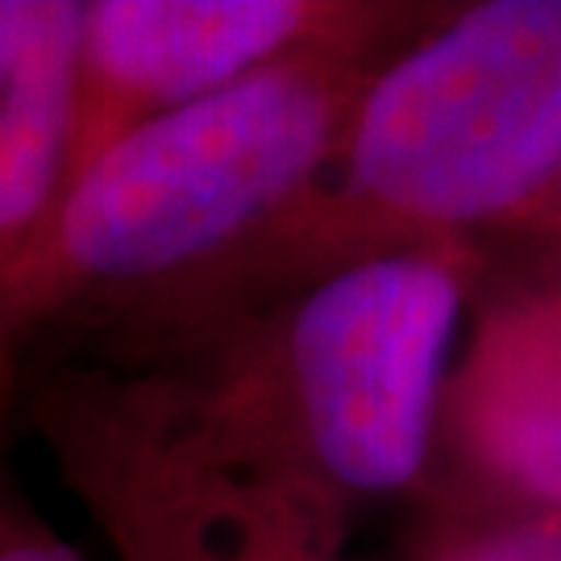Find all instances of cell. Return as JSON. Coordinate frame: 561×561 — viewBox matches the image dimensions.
<instances>
[{
	"label": "cell",
	"instance_id": "obj_10",
	"mask_svg": "<svg viewBox=\"0 0 561 561\" xmlns=\"http://www.w3.org/2000/svg\"><path fill=\"white\" fill-rule=\"evenodd\" d=\"M512 233L528 241H561V167L541 192V201L524 213Z\"/></svg>",
	"mask_w": 561,
	"mask_h": 561
},
{
	"label": "cell",
	"instance_id": "obj_7",
	"mask_svg": "<svg viewBox=\"0 0 561 561\" xmlns=\"http://www.w3.org/2000/svg\"><path fill=\"white\" fill-rule=\"evenodd\" d=\"M80 34L83 0H0V421L13 300L76 180Z\"/></svg>",
	"mask_w": 561,
	"mask_h": 561
},
{
	"label": "cell",
	"instance_id": "obj_2",
	"mask_svg": "<svg viewBox=\"0 0 561 561\" xmlns=\"http://www.w3.org/2000/svg\"><path fill=\"white\" fill-rule=\"evenodd\" d=\"M403 42L283 59L104 146L18 287L13 400L34 370L241 275L312 196L362 88Z\"/></svg>",
	"mask_w": 561,
	"mask_h": 561
},
{
	"label": "cell",
	"instance_id": "obj_6",
	"mask_svg": "<svg viewBox=\"0 0 561 561\" xmlns=\"http://www.w3.org/2000/svg\"><path fill=\"white\" fill-rule=\"evenodd\" d=\"M437 449L449 458V507L561 512V259L500 287L479 279Z\"/></svg>",
	"mask_w": 561,
	"mask_h": 561
},
{
	"label": "cell",
	"instance_id": "obj_8",
	"mask_svg": "<svg viewBox=\"0 0 561 561\" xmlns=\"http://www.w3.org/2000/svg\"><path fill=\"white\" fill-rule=\"evenodd\" d=\"M412 561H561V512L445 507Z\"/></svg>",
	"mask_w": 561,
	"mask_h": 561
},
{
	"label": "cell",
	"instance_id": "obj_1",
	"mask_svg": "<svg viewBox=\"0 0 561 561\" xmlns=\"http://www.w3.org/2000/svg\"><path fill=\"white\" fill-rule=\"evenodd\" d=\"M482 266V241H421L225 283L55 366L104 379L196 458L358 512L412 491L437 454Z\"/></svg>",
	"mask_w": 561,
	"mask_h": 561
},
{
	"label": "cell",
	"instance_id": "obj_3",
	"mask_svg": "<svg viewBox=\"0 0 561 561\" xmlns=\"http://www.w3.org/2000/svg\"><path fill=\"white\" fill-rule=\"evenodd\" d=\"M558 167L561 0L437 4L362 88L312 196L225 283L512 233Z\"/></svg>",
	"mask_w": 561,
	"mask_h": 561
},
{
	"label": "cell",
	"instance_id": "obj_9",
	"mask_svg": "<svg viewBox=\"0 0 561 561\" xmlns=\"http://www.w3.org/2000/svg\"><path fill=\"white\" fill-rule=\"evenodd\" d=\"M0 561H83V553L55 533V524L30 503L0 454Z\"/></svg>",
	"mask_w": 561,
	"mask_h": 561
},
{
	"label": "cell",
	"instance_id": "obj_5",
	"mask_svg": "<svg viewBox=\"0 0 561 561\" xmlns=\"http://www.w3.org/2000/svg\"><path fill=\"white\" fill-rule=\"evenodd\" d=\"M433 13L391 0H88L76 175L146 121L321 46L412 38Z\"/></svg>",
	"mask_w": 561,
	"mask_h": 561
},
{
	"label": "cell",
	"instance_id": "obj_4",
	"mask_svg": "<svg viewBox=\"0 0 561 561\" xmlns=\"http://www.w3.org/2000/svg\"><path fill=\"white\" fill-rule=\"evenodd\" d=\"M13 416L46 445L113 561H341L345 503L196 458L88 370L30 375Z\"/></svg>",
	"mask_w": 561,
	"mask_h": 561
}]
</instances>
